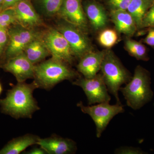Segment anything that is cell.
I'll return each instance as SVG.
<instances>
[{"instance_id":"obj_31","label":"cell","mask_w":154,"mask_h":154,"mask_svg":"<svg viewBox=\"0 0 154 154\" xmlns=\"http://www.w3.org/2000/svg\"><path fill=\"white\" fill-rule=\"evenodd\" d=\"M3 2H4V0H0V9L2 10V6Z\"/></svg>"},{"instance_id":"obj_2","label":"cell","mask_w":154,"mask_h":154,"mask_svg":"<svg viewBox=\"0 0 154 154\" xmlns=\"http://www.w3.org/2000/svg\"><path fill=\"white\" fill-rule=\"evenodd\" d=\"M150 85L149 72L138 66L131 80L124 87H121L119 91L124 96L127 105L133 110H138L152 99L154 94Z\"/></svg>"},{"instance_id":"obj_27","label":"cell","mask_w":154,"mask_h":154,"mask_svg":"<svg viewBox=\"0 0 154 154\" xmlns=\"http://www.w3.org/2000/svg\"><path fill=\"white\" fill-rule=\"evenodd\" d=\"M114 153L116 154H145L140 148L132 146H121L116 149Z\"/></svg>"},{"instance_id":"obj_22","label":"cell","mask_w":154,"mask_h":154,"mask_svg":"<svg viewBox=\"0 0 154 154\" xmlns=\"http://www.w3.org/2000/svg\"><path fill=\"white\" fill-rule=\"evenodd\" d=\"M118 35L115 30L107 29L103 30L99 34L98 40L100 44L104 47L110 48L117 42Z\"/></svg>"},{"instance_id":"obj_1","label":"cell","mask_w":154,"mask_h":154,"mask_svg":"<svg viewBox=\"0 0 154 154\" xmlns=\"http://www.w3.org/2000/svg\"><path fill=\"white\" fill-rule=\"evenodd\" d=\"M38 88L35 81L30 84L17 82L8 91L5 98L0 99L2 113L16 119L32 118L33 113L40 109L33 96V91Z\"/></svg>"},{"instance_id":"obj_11","label":"cell","mask_w":154,"mask_h":154,"mask_svg":"<svg viewBox=\"0 0 154 154\" xmlns=\"http://www.w3.org/2000/svg\"><path fill=\"white\" fill-rule=\"evenodd\" d=\"M35 67V65L23 52L7 61L0 69L14 75L17 82H24L29 79H34Z\"/></svg>"},{"instance_id":"obj_32","label":"cell","mask_w":154,"mask_h":154,"mask_svg":"<svg viewBox=\"0 0 154 154\" xmlns=\"http://www.w3.org/2000/svg\"><path fill=\"white\" fill-rule=\"evenodd\" d=\"M3 91L2 87V85H1V83H0V95H1V93H2Z\"/></svg>"},{"instance_id":"obj_25","label":"cell","mask_w":154,"mask_h":154,"mask_svg":"<svg viewBox=\"0 0 154 154\" xmlns=\"http://www.w3.org/2000/svg\"><path fill=\"white\" fill-rule=\"evenodd\" d=\"M9 40L8 28L0 27V60L5 50Z\"/></svg>"},{"instance_id":"obj_21","label":"cell","mask_w":154,"mask_h":154,"mask_svg":"<svg viewBox=\"0 0 154 154\" xmlns=\"http://www.w3.org/2000/svg\"><path fill=\"white\" fill-rule=\"evenodd\" d=\"M125 47L129 54L138 60H149L147 51L142 43L132 39H127L125 42Z\"/></svg>"},{"instance_id":"obj_24","label":"cell","mask_w":154,"mask_h":154,"mask_svg":"<svg viewBox=\"0 0 154 154\" xmlns=\"http://www.w3.org/2000/svg\"><path fill=\"white\" fill-rule=\"evenodd\" d=\"M149 28H154V1L144 17L141 26V29Z\"/></svg>"},{"instance_id":"obj_18","label":"cell","mask_w":154,"mask_h":154,"mask_svg":"<svg viewBox=\"0 0 154 154\" xmlns=\"http://www.w3.org/2000/svg\"><path fill=\"white\" fill-rule=\"evenodd\" d=\"M41 35L30 42L23 51L28 59L34 65L40 63L51 55Z\"/></svg>"},{"instance_id":"obj_23","label":"cell","mask_w":154,"mask_h":154,"mask_svg":"<svg viewBox=\"0 0 154 154\" xmlns=\"http://www.w3.org/2000/svg\"><path fill=\"white\" fill-rule=\"evenodd\" d=\"M17 24L13 8H9L0 11V27L8 28Z\"/></svg>"},{"instance_id":"obj_7","label":"cell","mask_w":154,"mask_h":154,"mask_svg":"<svg viewBox=\"0 0 154 154\" xmlns=\"http://www.w3.org/2000/svg\"><path fill=\"white\" fill-rule=\"evenodd\" d=\"M55 28L68 42L74 57L81 58L93 51V47L85 32L63 20L58 22Z\"/></svg>"},{"instance_id":"obj_28","label":"cell","mask_w":154,"mask_h":154,"mask_svg":"<svg viewBox=\"0 0 154 154\" xmlns=\"http://www.w3.org/2000/svg\"><path fill=\"white\" fill-rule=\"evenodd\" d=\"M148 28V33L144 39L143 42L154 50V28Z\"/></svg>"},{"instance_id":"obj_15","label":"cell","mask_w":154,"mask_h":154,"mask_svg":"<svg viewBox=\"0 0 154 154\" xmlns=\"http://www.w3.org/2000/svg\"><path fill=\"white\" fill-rule=\"evenodd\" d=\"M110 17L116 30L127 36H132L137 30L132 16L126 10H111Z\"/></svg>"},{"instance_id":"obj_8","label":"cell","mask_w":154,"mask_h":154,"mask_svg":"<svg viewBox=\"0 0 154 154\" xmlns=\"http://www.w3.org/2000/svg\"><path fill=\"white\" fill-rule=\"evenodd\" d=\"M41 36L52 58L69 65L72 63L74 57L68 42L56 28H47L42 32Z\"/></svg>"},{"instance_id":"obj_16","label":"cell","mask_w":154,"mask_h":154,"mask_svg":"<svg viewBox=\"0 0 154 154\" xmlns=\"http://www.w3.org/2000/svg\"><path fill=\"white\" fill-rule=\"evenodd\" d=\"M84 9L87 18L94 30H100L107 25L108 22L107 14L100 4L88 2L84 5Z\"/></svg>"},{"instance_id":"obj_4","label":"cell","mask_w":154,"mask_h":154,"mask_svg":"<svg viewBox=\"0 0 154 154\" xmlns=\"http://www.w3.org/2000/svg\"><path fill=\"white\" fill-rule=\"evenodd\" d=\"M100 70L109 93L114 96L117 104H122L119 91L123 84L131 80V75L110 50L105 51Z\"/></svg>"},{"instance_id":"obj_26","label":"cell","mask_w":154,"mask_h":154,"mask_svg":"<svg viewBox=\"0 0 154 154\" xmlns=\"http://www.w3.org/2000/svg\"><path fill=\"white\" fill-rule=\"evenodd\" d=\"M132 0H108L111 10H127Z\"/></svg>"},{"instance_id":"obj_19","label":"cell","mask_w":154,"mask_h":154,"mask_svg":"<svg viewBox=\"0 0 154 154\" xmlns=\"http://www.w3.org/2000/svg\"><path fill=\"white\" fill-rule=\"evenodd\" d=\"M154 0H132L127 11L132 16L137 29H141L144 17L149 11Z\"/></svg>"},{"instance_id":"obj_29","label":"cell","mask_w":154,"mask_h":154,"mask_svg":"<svg viewBox=\"0 0 154 154\" xmlns=\"http://www.w3.org/2000/svg\"><path fill=\"white\" fill-rule=\"evenodd\" d=\"M22 1L23 0H4L2 7V11L5 9L12 8L17 3Z\"/></svg>"},{"instance_id":"obj_6","label":"cell","mask_w":154,"mask_h":154,"mask_svg":"<svg viewBox=\"0 0 154 154\" xmlns=\"http://www.w3.org/2000/svg\"><path fill=\"white\" fill-rule=\"evenodd\" d=\"M82 112L91 116L96 125V136L100 138L110 123V121L119 113L124 112V107L122 104L111 105L109 102L98 103V105L85 106L83 102L77 104Z\"/></svg>"},{"instance_id":"obj_17","label":"cell","mask_w":154,"mask_h":154,"mask_svg":"<svg viewBox=\"0 0 154 154\" xmlns=\"http://www.w3.org/2000/svg\"><path fill=\"white\" fill-rule=\"evenodd\" d=\"M39 137L32 134H26L13 139L2 149L0 154H19L30 146L37 144Z\"/></svg>"},{"instance_id":"obj_9","label":"cell","mask_w":154,"mask_h":154,"mask_svg":"<svg viewBox=\"0 0 154 154\" xmlns=\"http://www.w3.org/2000/svg\"><path fill=\"white\" fill-rule=\"evenodd\" d=\"M72 85L82 88L87 96L89 105L110 102L111 100L102 73L97 74L91 79L79 77L72 82Z\"/></svg>"},{"instance_id":"obj_14","label":"cell","mask_w":154,"mask_h":154,"mask_svg":"<svg viewBox=\"0 0 154 154\" xmlns=\"http://www.w3.org/2000/svg\"><path fill=\"white\" fill-rule=\"evenodd\" d=\"M105 51H91L80 59L77 65L78 71L87 79L94 78L101 70Z\"/></svg>"},{"instance_id":"obj_33","label":"cell","mask_w":154,"mask_h":154,"mask_svg":"<svg viewBox=\"0 0 154 154\" xmlns=\"http://www.w3.org/2000/svg\"><path fill=\"white\" fill-rule=\"evenodd\" d=\"M2 11V10H1V9H0V11Z\"/></svg>"},{"instance_id":"obj_20","label":"cell","mask_w":154,"mask_h":154,"mask_svg":"<svg viewBox=\"0 0 154 154\" xmlns=\"http://www.w3.org/2000/svg\"><path fill=\"white\" fill-rule=\"evenodd\" d=\"M42 14L47 17L57 15L63 0H33Z\"/></svg>"},{"instance_id":"obj_10","label":"cell","mask_w":154,"mask_h":154,"mask_svg":"<svg viewBox=\"0 0 154 154\" xmlns=\"http://www.w3.org/2000/svg\"><path fill=\"white\" fill-rule=\"evenodd\" d=\"M57 16L85 32L88 29V20L82 0H63Z\"/></svg>"},{"instance_id":"obj_30","label":"cell","mask_w":154,"mask_h":154,"mask_svg":"<svg viewBox=\"0 0 154 154\" xmlns=\"http://www.w3.org/2000/svg\"><path fill=\"white\" fill-rule=\"evenodd\" d=\"M47 154L46 151L40 147L39 148L34 147L31 150L24 152L23 154Z\"/></svg>"},{"instance_id":"obj_5","label":"cell","mask_w":154,"mask_h":154,"mask_svg":"<svg viewBox=\"0 0 154 154\" xmlns=\"http://www.w3.org/2000/svg\"><path fill=\"white\" fill-rule=\"evenodd\" d=\"M8 29V42L0 60V66L9 60L23 53L30 42L40 36L42 33L35 29L25 28L18 24L11 25Z\"/></svg>"},{"instance_id":"obj_13","label":"cell","mask_w":154,"mask_h":154,"mask_svg":"<svg viewBox=\"0 0 154 154\" xmlns=\"http://www.w3.org/2000/svg\"><path fill=\"white\" fill-rule=\"evenodd\" d=\"M37 145L48 154H74L77 149L74 141L56 135L45 138H39Z\"/></svg>"},{"instance_id":"obj_12","label":"cell","mask_w":154,"mask_h":154,"mask_svg":"<svg viewBox=\"0 0 154 154\" xmlns=\"http://www.w3.org/2000/svg\"><path fill=\"white\" fill-rule=\"evenodd\" d=\"M17 24L31 29L40 27L43 21L34 8L31 0H23L12 7Z\"/></svg>"},{"instance_id":"obj_3","label":"cell","mask_w":154,"mask_h":154,"mask_svg":"<svg viewBox=\"0 0 154 154\" xmlns=\"http://www.w3.org/2000/svg\"><path fill=\"white\" fill-rule=\"evenodd\" d=\"M69 65L52 57L35 65L34 79L38 88L48 91L65 80L75 79L78 74Z\"/></svg>"}]
</instances>
